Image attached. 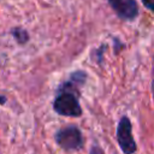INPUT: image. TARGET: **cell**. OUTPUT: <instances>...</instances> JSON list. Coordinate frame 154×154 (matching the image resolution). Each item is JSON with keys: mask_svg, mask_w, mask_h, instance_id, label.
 <instances>
[{"mask_svg": "<svg viewBox=\"0 0 154 154\" xmlns=\"http://www.w3.org/2000/svg\"><path fill=\"white\" fill-rule=\"evenodd\" d=\"M55 141L65 150H77L83 146L82 134L75 126H67L59 130L55 135Z\"/></svg>", "mask_w": 154, "mask_h": 154, "instance_id": "7a4b0ae2", "label": "cell"}, {"mask_svg": "<svg viewBox=\"0 0 154 154\" xmlns=\"http://www.w3.org/2000/svg\"><path fill=\"white\" fill-rule=\"evenodd\" d=\"M142 2H143V5L148 10H150L152 12H154V0H142Z\"/></svg>", "mask_w": 154, "mask_h": 154, "instance_id": "8992f818", "label": "cell"}, {"mask_svg": "<svg viewBox=\"0 0 154 154\" xmlns=\"http://www.w3.org/2000/svg\"><path fill=\"white\" fill-rule=\"evenodd\" d=\"M53 108L58 114L65 117H79L82 114L78 96L72 83H66L61 87L59 95L54 100Z\"/></svg>", "mask_w": 154, "mask_h": 154, "instance_id": "6da1fadb", "label": "cell"}, {"mask_svg": "<svg viewBox=\"0 0 154 154\" xmlns=\"http://www.w3.org/2000/svg\"><path fill=\"white\" fill-rule=\"evenodd\" d=\"M12 34L14 35V37L19 41V42H25L26 40H28V36H26V32L24 31V30H20V29H14L13 31H12Z\"/></svg>", "mask_w": 154, "mask_h": 154, "instance_id": "5b68a950", "label": "cell"}, {"mask_svg": "<svg viewBox=\"0 0 154 154\" xmlns=\"http://www.w3.org/2000/svg\"><path fill=\"white\" fill-rule=\"evenodd\" d=\"M117 140L123 153L131 154L136 152L137 148H136L135 140L132 137V126L128 117H123L119 120L118 129H117Z\"/></svg>", "mask_w": 154, "mask_h": 154, "instance_id": "3957f363", "label": "cell"}, {"mask_svg": "<svg viewBox=\"0 0 154 154\" xmlns=\"http://www.w3.org/2000/svg\"><path fill=\"white\" fill-rule=\"evenodd\" d=\"M5 102H6V97L2 96V95H0V105H4Z\"/></svg>", "mask_w": 154, "mask_h": 154, "instance_id": "ba28073f", "label": "cell"}, {"mask_svg": "<svg viewBox=\"0 0 154 154\" xmlns=\"http://www.w3.org/2000/svg\"><path fill=\"white\" fill-rule=\"evenodd\" d=\"M108 2L118 17L123 19L131 20L138 14V6L135 0H108Z\"/></svg>", "mask_w": 154, "mask_h": 154, "instance_id": "277c9868", "label": "cell"}, {"mask_svg": "<svg viewBox=\"0 0 154 154\" xmlns=\"http://www.w3.org/2000/svg\"><path fill=\"white\" fill-rule=\"evenodd\" d=\"M152 93H153V100H154V64H153V75H152Z\"/></svg>", "mask_w": 154, "mask_h": 154, "instance_id": "52a82bcc", "label": "cell"}]
</instances>
